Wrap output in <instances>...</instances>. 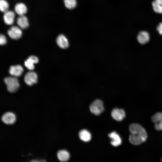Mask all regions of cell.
Instances as JSON below:
<instances>
[{
    "mask_svg": "<svg viewBox=\"0 0 162 162\" xmlns=\"http://www.w3.org/2000/svg\"><path fill=\"white\" fill-rule=\"evenodd\" d=\"M152 4L155 12L162 14V0H154Z\"/></svg>",
    "mask_w": 162,
    "mask_h": 162,
    "instance_id": "obj_18",
    "label": "cell"
},
{
    "mask_svg": "<svg viewBox=\"0 0 162 162\" xmlns=\"http://www.w3.org/2000/svg\"><path fill=\"white\" fill-rule=\"evenodd\" d=\"M24 80L25 83L28 86H32L36 83L38 81V76L35 72L31 71L25 74Z\"/></svg>",
    "mask_w": 162,
    "mask_h": 162,
    "instance_id": "obj_5",
    "label": "cell"
},
{
    "mask_svg": "<svg viewBox=\"0 0 162 162\" xmlns=\"http://www.w3.org/2000/svg\"><path fill=\"white\" fill-rule=\"evenodd\" d=\"M57 155L59 160L62 162L68 161L70 158L69 153L65 150L59 151L57 153Z\"/></svg>",
    "mask_w": 162,
    "mask_h": 162,
    "instance_id": "obj_16",
    "label": "cell"
},
{
    "mask_svg": "<svg viewBox=\"0 0 162 162\" xmlns=\"http://www.w3.org/2000/svg\"><path fill=\"white\" fill-rule=\"evenodd\" d=\"M79 136L82 140L85 142L89 141L91 139V135L90 133L86 129L81 130L79 133Z\"/></svg>",
    "mask_w": 162,
    "mask_h": 162,
    "instance_id": "obj_17",
    "label": "cell"
},
{
    "mask_svg": "<svg viewBox=\"0 0 162 162\" xmlns=\"http://www.w3.org/2000/svg\"><path fill=\"white\" fill-rule=\"evenodd\" d=\"M58 45L62 48L66 49L69 46V42L66 37L63 34L59 35L56 39Z\"/></svg>",
    "mask_w": 162,
    "mask_h": 162,
    "instance_id": "obj_13",
    "label": "cell"
},
{
    "mask_svg": "<svg viewBox=\"0 0 162 162\" xmlns=\"http://www.w3.org/2000/svg\"><path fill=\"white\" fill-rule=\"evenodd\" d=\"M4 81L7 85L8 91L11 93L15 92L19 88L18 80L16 77H6L4 79Z\"/></svg>",
    "mask_w": 162,
    "mask_h": 162,
    "instance_id": "obj_2",
    "label": "cell"
},
{
    "mask_svg": "<svg viewBox=\"0 0 162 162\" xmlns=\"http://www.w3.org/2000/svg\"><path fill=\"white\" fill-rule=\"evenodd\" d=\"M111 116L114 119L118 121H121L125 117V115L123 110L116 108L112 110Z\"/></svg>",
    "mask_w": 162,
    "mask_h": 162,
    "instance_id": "obj_7",
    "label": "cell"
},
{
    "mask_svg": "<svg viewBox=\"0 0 162 162\" xmlns=\"http://www.w3.org/2000/svg\"></svg>",
    "mask_w": 162,
    "mask_h": 162,
    "instance_id": "obj_24",
    "label": "cell"
},
{
    "mask_svg": "<svg viewBox=\"0 0 162 162\" xmlns=\"http://www.w3.org/2000/svg\"><path fill=\"white\" fill-rule=\"evenodd\" d=\"M137 39L140 44H145L148 42L150 40L149 34L146 31H141L138 34Z\"/></svg>",
    "mask_w": 162,
    "mask_h": 162,
    "instance_id": "obj_11",
    "label": "cell"
},
{
    "mask_svg": "<svg viewBox=\"0 0 162 162\" xmlns=\"http://www.w3.org/2000/svg\"><path fill=\"white\" fill-rule=\"evenodd\" d=\"M64 1L65 6L68 9H72L76 6V0H64Z\"/></svg>",
    "mask_w": 162,
    "mask_h": 162,
    "instance_id": "obj_20",
    "label": "cell"
},
{
    "mask_svg": "<svg viewBox=\"0 0 162 162\" xmlns=\"http://www.w3.org/2000/svg\"><path fill=\"white\" fill-rule=\"evenodd\" d=\"M129 130L130 134L129 140L130 142L134 145H139L145 142L147 137V133L144 128L137 123L130 125Z\"/></svg>",
    "mask_w": 162,
    "mask_h": 162,
    "instance_id": "obj_1",
    "label": "cell"
},
{
    "mask_svg": "<svg viewBox=\"0 0 162 162\" xmlns=\"http://www.w3.org/2000/svg\"><path fill=\"white\" fill-rule=\"evenodd\" d=\"M7 43V39L3 34H0V45H4Z\"/></svg>",
    "mask_w": 162,
    "mask_h": 162,
    "instance_id": "obj_22",
    "label": "cell"
},
{
    "mask_svg": "<svg viewBox=\"0 0 162 162\" xmlns=\"http://www.w3.org/2000/svg\"><path fill=\"white\" fill-rule=\"evenodd\" d=\"M108 136L112 139L111 143L113 146L116 147L122 143V140L119 135L115 131H113L108 134Z\"/></svg>",
    "mask_w": 162,
    "mask_h": 162,
    "instance_id": "obj_12",
    "label": "cell"
},
{
    "mask_svg": "<svg viewBox=\"0 0 162 162\" xmlns=\"http://www.w3.org/2000/svg\"><path fill=\"white\" fill-rule=\"evenodd\" d=\"M23 71V68L20 65L11 66L9 70L10 74L15 77H19L21 76Z\"/></svg>",
    "mask_w": 162,
    "mask_h": 162,
    "instance_id": "obj_10",
    "label": "cell"
},
{
    "mask_svg": "<svg viewBox=\"0 0 162 162\" xmlns=\"http://www.w3.org/2000/svg\"><path fill=\"white\" fill-rule=\"evenodd\" d=\"M8 34L12 39L17 40L22 36V32L20 28L15 26H12L8 31Z\"/></svg>",
    "mask_w": 162,
    "mask_h": 162,
    "instance_id": "obj_4",
    "label": "cell"
},
{
    "mask_svg": "<svg viewBox=\"0 0 162 162\" xmlns=\"http://www.w3.org/2000/svg\"><path fill=\"white\" fill-rule=\"evenodd\" d=\"M9 5L5 0H0V10L4 13L8 10Z\"/></svg>",
    "mask_w": 162,
    "mask_h": 162,
    "instance_id": "obj_21",
    "label": "cell"
},
{
    "mask_svg": "<svg viewBox=\"0 0 162 162\" xmlns=\"http://www.w3.org/2000/svg\"><path fill=\"white\" fill-rule=\"evenodd\" d=\"M15 17V13L12 11L8 10L4 13V23L8 25H11L14 23Z\"/></svg>",
    "mask_w": 162,
    "mask_h": 162,
    "instance_id": "obj_8",
    "label": "cell"
},
{
    "mask_svg": "<svg viewBox=\"0 0 162 162\" xmlns=\"http://www.w3.org/2000/svg\"><path fill=\"white\" fill-rule=\"evenodd\" d=\"M90 110L91 112L94 114L99 115L104 110L103 102L98 99L95 100L91 104Z\"/></svg>",
    "mask_w": 162,
    "mask_h": 162,
    "instance_id": "obj_3",
    "label": "cell"
},
{
    "mask_svg": "<svg viewBox=\"0 0 162 162\" xmlns=\"http://www.w3.org/2000/svg\"><path fill=\"white\" fill-rule=\"evenodd\" d=\"M38 59L34 56H31L25 61L24 64L27 69L30 70H33L34 68V64L38 62Z\"/></svg>",
    "mask_w": 162,
    "mask_h": 162,
    "instance_id": "obj_9",
    "label": "cell"
},
{
    "mask_svg": "<svg viewBox=\"0 0 162 162\" xmlns=\"http://www.w3.org/2000/svg\"><path fill=\"white\" fill-rule=\"evenodd\" d=\"M16 116L15 114L11 112H7L4 113L2 116V120L5 124L10 125L14 124L16 121Z\"/></svg>",
    "mask_w": 162,
    "mask_h": 162,
    "instance_id": "obj_6",
    "label": "cell"
},
{
    "mask_svg": "<svg viewBox=\"0 0 162 162\" xmlns=\"http://www.w3.org/2000/svg\"><path fill=\"white\" fill-rule=\"evenodd\" d=\"M157 30L159 34L162 35V22L158 24L157 27Z\"/></svg>",
    "mask_w": 162,
    "mask_h": 162,
    "instance_id": "obj_23",
    "label": "cell"
},
{
    "mask_svg": "<svg viewBox=\"0 0 162 162\" xmlns=\"http://www.w3.org/2000/svg\"><path fill=\"white\" fill-rule=\"evenodd\" d=\"M16 22L20 28L22 29L27 28L29 26L28 19L25 15L20 16Z\"/></svg>",
    "mask_w": 162,
    "mask_h": 162,
    "instance_id": "obj_14",
    "label": "cell"
},
{
    "mask_svg": "<svg viewBox=\"0 0 162 162\" xmlns=\"http://www.w3.org/2000/svg\"><path fill=\"white\" fill-rule=\"evenodd\" d=\"M152 120L154 124H162V112L155 113L152 116Z\"/></svg>",
    "mask_w": 162,
    "mask_h": 162,
    "instance_id": "obj_19",
    "label": "cell"
},
{
    "mask_svg": "<svg viewBox=\"0 0 162 162\" xmlns=\"http://www.w3.org/2000/svg\"><path fill=\"white\" fill-rule=\"evenodd\" d=\"M15 12L19 16L24 15L27 13V9L24 4L19 3L16 4L14 7Z\"/></svg>",
    "mask_w": 162,
    "mask_h": 162,
    "instance_id": "obj_15",
    "label": "cell"
}]
</instances>
